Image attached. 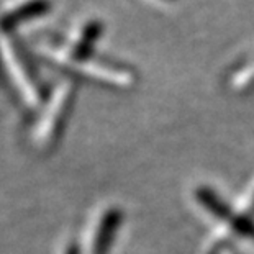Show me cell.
Returning a JSON list of instances; mask_svg holds the SVG:
<instances>
[{
    "instance_id": "2",
    "label": "cell",
    "mask_w": 254,
    "mask_h": 254,
    "mask_svg": "<svg viewBox=\"0 0 254 254\" xmlns=\"http://www.w3.org/2000/svg\"><path fill=\"white\" fill-rule=\"evenodd\" d=\"M253 207H254V203H253Z\"/></svg>"
},
{
    "instance_id": "1",
    "label": "cell",
    "mask_w": 254,
    "mask_h": 254,
    "mask_svg": "<svg viewBox=\"0 0 254 254\" xmlns=\"http://www.w3.org/2000/svg\"><path fill=\"white\" fill-rule=\"evenodd\" d=\"M48 8H50V3L46 0H31V2L20 5V7L10 10L7 13H2L0 15V31H5V33L13 31L25 21L46 13Z\"/></svg>"
}]
</instances>
